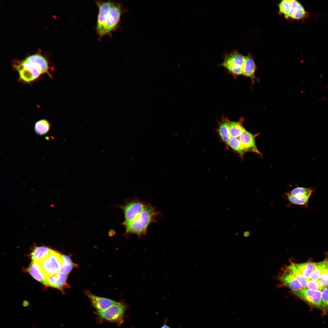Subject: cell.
Masks as SVG:
<instances>
[{"mask_svg":"<svg viewBox=\"0 0 328 328\" xmlns=\"http://www.w3.org/2000/svg\"><path fill=\"white\" fill-rule=\"evenodd\" d=\"M307 288L309 289L321 291L323 289L318 280L314 281L309 279L308 280Z\"/></svg>","mask_w":328,"mask_h":328,"instance_id":"29","label":"cell"},{"mask_svg":"<svg viewBox=\"0 0 328 328\" xmlns=\"http://www.w3.org/2000/svg\"><path fill=\"white\" fill-rule=\"evenodd\" d=\"M160 328H170L166 324L162 326Z\"/></svg>","mask_w":328,"mask_h":328,"instance_id":"31","label":"cell"},{"mask_svg":"<svg viewBox=\"0 0 328 328\" xmlns=\"http://www.w3.org/2000/svg\"><path fill=\"white\" fill-rule=\"evenodd\" d=\"M315 263L308 261L303 263H295V265L303 276L307 280L309 279L315 265Z\"/></svg>","mask_w":328,"mask_h":328,"instance_id":"20","label":"cell"},{"mask_svg":"<svg viewBox=\"0 0 328 328\" xmlns=\"http://www.w3.org/2000/svg\"><path fill=\"white\" fill-rule=\"evenodd\" d=\"M228 118L224 117L219 123L218 128V133L222 140L227 143L231 138L228 130Z\"/></svg>","mask_w":328,"mask_h":328,"instance_id":"18","label":"cell"},{"mask_svg":"<svg viewBox=\"0 0 328 328\" xmlns=\"http://www.w3.org/2000/svg\"><path fill=\"white\" fill-rule=\"evenodd\" d=\"M291 5V0L282 1L278 5L279 12L286 16L289 11Z\"/></svg>","mask_w":328,"mask_h":328,"instance_id":"28","label":"cell"},{"mask_svg":"<svg viewBox=\"0 0 328 328\" xmlns=\"http://www.w3.org/2000/svg\"><path fill=\"white\" fill-rule=\"evenodd\" d=\"M50 124L48 121L43 119L35 123L34 129L36 134L41 135L47 133L50 130Z\"/></svg>","mask_w":328,"mask_h":328,"instance_id":"22","label":"cell"},{"mask_svg":"<svg viewBox=\"0 0 328 328\" xmlns=\"http://www.w3.org/2000/svg\"><path fill=\"white\" fill-rule=\"evenodd\" d=\"M52 249L46 247L35 246L31 253L32 261L39 262L47 256Z\"/></svg>","mask_w":328,"mask_h":328,"instance_id":"16","label":"cell"},{"mask_svg":"<svg viewBox=\"0 0 328 328\" xmlns=\"http://www.w3.org/2000/svg\"><path fill=\"white\" fill-rule=\"evenodd\" d=\"M62 255L60 252L52 249L47 256L38 262L46 277L60 271L63 263Z\"/></svg>","mask_w":328,"mask_h":328,"instance_id":"4","label":"cell"},{"mask_svg":"<svg viewBox=\"0 0 328 328\" xmlns=\"http://www.w3.org/2000/svg\"><path fill=\"white\" fill-rule=\"evenodd\" d=\"M241 121H231L228 119V130L231 138L239 137L245 130Z\"/></svg>","mask_w":328,"mask_h":328,"instance_id":"17","label":"cell"},{"mask_svg":"<svg viewBox=\"0 0 328 328\" xmlns=\"http://www.w3.org/2000/svg\"><path fill=\"white\" fill-rule=\"evenodd\" d=\"M22 305L25 307H28L29 306V303L27 301H24L22 303Z\"/></svg>","mask_w":328,"mask_h":328,"instance_id":"30","label":"cell"},{"mask_svg":"<svg viewBox=\"0 0 328 328\" xmlns=\"http://www.w3.org/2000/svg\"><path fill=\"white\" fill-rule=\"evenodd\" d=\"M318 281L323 289L328 286V260L327 259L322 268Z\"/></svg>","mask_w":328,"mask_h":328,"instance_id":"25","label":"cell"},{"mask_svg":"<svg viewBox=\"0 0 328 328\" xmlns=\"http://www.w3.org/2000/svg\"><path fill=\"white\" fill-rule=\"evenodd\" d=\"M126 309V306L124 303L117 302L108 309L97 311L95 313L101 320L121 324L124 321Z\"/></svg>","mask_w":328,"mask_h":328,"instance_id":"5","label":"cell"},{"mask_svg":"<svg viewBox=\"0 0 328 328\" xmlns=\"http://www.w3.org/2000/svg\"><path fill=\"white\" fill-rule=\"evenodd\" d=\"M68 275L59 272L55 275L46 277L43 284L46 287L57 289L64 293V289L70 287L67 282Z\"/></svg>","mask_w":328,"mask_h":328,"instance_id":"10","label":"cell"},{"mask_svg":"<svg viewBox=\"0 0 328 328\" xmlns=\"http://www.w3.org/2000/svg\"><path fill=\"white\" fill-rule=\"evenodd\" d=\"M146 204L138 199H134L119 206L124 214V220L122 224L125 226L135 220L140 214Z\"/></svg>","mask_w":328,"mask_h":328,"instance_id":"6","label":"cell"},{"mask_svg":"<svg viewBox=\"0 0 328 328\" xmlns=\"http://www.w3.org/2000/svg\"><path fill=\"white\" fill-rule=\"evenodd\" d=\"M255 69V64L252 57L250 56H245L242 75L252 77L254 75Z\"/></svg>","mask_w":328,"mask_h":328,"instance_id":"19","label":"cell"},{"mask_svg":"<svg viewBox=\"0 0 328 328\" xmlns=\"http://www.w3.org/2000/svg\"><path fill=\"white\" fill-rule=\"evenodd\" d=\"M255 135H253L246 129L238 138L245 151L255 153L262 155L258 149L255 143Z\"/></svg>","mask_w":328,"mask_h":328,"instance_id":"11","label":"cell"},{"mask_svg":"<svg viewBox=\"0 0 328 328\" xmlns=\"http://www.w3.org/2000/svg\"><path fill=\"white\" fill-rule=\"evenodd\" d=\"M13 66L19 74V80L24 83L33 82L43 74L51 77L47 60L39 53L31 55L21 61H17Z\"/></svg>","mask_w":328,"mask_h":328,"instance_id":"2","label":"cell"},{"mask_svg":"<svg viewBox=\"0 0 328 328\" xmlns=\"http://www.w3.org/2000/svg\"><path fill=\"white\" fill-rule=\"evenodd\" d=\"M96 3L98 9L96 30L99 36L102 38L118 29L125 10L119 3L109 1H97Z\"/></svg>","mask_w":328,"mask_h":328,"instance_id":"1","label":"cell"},{"mask_svg":"<svg viewBox=\"0 0 328 328\" xmlns=\"http://www.w3.org/2000/svg\"><path fill=\"white\" fill-rule=\"evenodd\" d=\"M245 56L236 51L226 55L222 65L234 76H236L243 73Z\"/></svg>","mask_w":328,"mask_h":328,"instance_id":"7","label":"cell"},{"mask_svg":"<svg viewBox=\"0 0 328 328\" xmlns=\"http://www.w3.org/2000/svg\"><path fill=\"white\" fill-rule=\"evenodd\" d=\"M286 268L297 279L303 288H306L308 280L306 279L295 265V263L291 262Z\"/></svg>","mask_w":328,"mask_h":328,"instance_id":"21","label":"cell"},{"mask_svg":"<svg viewBox=\"0 0 328 328\" xmlns=\"http://www.w3.org/2000/svg\"><path fill=\"white\" fill-rule=\"evenodd\" d=\"M292 293L311 306L321 309L322 291L303 288L298 291H291Z\"/></svg>","mask_w":328,"mask_h":328,"instance_id":"9","label":"cell"},{"mask_svg":"<svg viewBox=\"0 0 328 328\" xmlns=\"http://www.w3.org/2000/svg\"><path fill=\"white\" fill-rule=\"evenodd\" d=\"M326 260V259H325L322 261L315 263L314 268L309 279L314 281L318 280L322 268Z\"/></svg>","mask_w":328,"mask_h":328,"instance_id":"26","label":"cell"},{"mask_svg":"<svg viewBox=\"0 0 328 328\" xmlns=\"http://www.w3.org/2000/svg\"><path fill=\"white\" fill-rule=\"evenodd\" d=\"M227 144L238 153L242 158H243L246 152L242 147L238 138H231Z\"/></svg>","mask_w":328,"mask_h":328,"instance_id":"24","label":"cell"},{"mask_svg":"<svg viewBox=\"0 0 328 328\" xmlns=\"http://www.w3.org/2000/svg\"><path fill=\"white\" fill-rule=\"evenodd\" d=\"M322 291L321 309L324 312L328 311V287L324 288Z\"/></svg>","mask_w":328,"mask_h":328,"instance_id":"27","label":"cell"},{"mask_svg":"<svg viewBox=\"0 0 328 328\" xmlns=\"http://www.w3.org/2000/svg\"><path fill=\"white\" fill-rule=\"evenodd\" d=\"M313 191L312 188L296 187L285 193L284 197L292 204L306 206Z\"/></svg>","mask_w":328,"mask_h":328,"instance_id":"8","label":"cell"},{"mask_svg":"<svg viewBox=\"0 0 328 328\" xmlns=\"http://www.w3.org/2000/svg\"><path fill=\"white\" fill-rule=\"evenodd\" d=\"M27 271L35 279L43 284L46 277L38 262L32 260Z\"/></svg>","mask_w":328,"mask_h":328,"instance_id":"15","label":"cell"},{"mask_svg":"<svg viewBox=\"0 0 328 328\" xmlns=\"http://www.w3.org/2000/svg\"><path fill=\"white\" fill-rule=\"evenodd\" d=\"M63 263L60 271L61 272L68 274L74 267L77 266V265L73 263L70 256L62 255Z\"/></svg>","mask_w":328,"mask_h":328,"instance_id":"23","label":"cell"},{"mask_svg":"<svg viewBox=\"0 0 328 328\" xmlns=\"http://www.w3.org/2000/svg\"><path fill=\"white\" fill-rule=\"evenodd\" d=\"M279 278L283 284L291 291H298L303 289L297 278L286 268L280 275Z\"/></svg>","mask_w":328,"mask_h":328,"instance_id":"13","label":"cell"},{"mask_svg":"<svg viewBox=\"0 0 328 328\" xmlns=\"http://www.w3.org/2000/svg\"><path fill=\"white\" fill-rule=\"evenodd\" d=\"M291 5L289 11L285 17L296 20L303 19L308 14L302 5L297 1L291 0Z\"/></svg>","mask_w":328,"mask_h":328,"instance_id":"14","label":"cell"},{"mask_svg":"<svg viewBox=\"0 0 328 328\" xmlns=\"http://www.w3.org/2000/svg\"><path fill=\"white\" fill-rule=\"evenodd\" d=\"M85 293L97 311L105 310L117 302L110 299L95 296L88 291H85Z\"/></svg>","mask_w":328,"mask_h":328,"instance_id":"12","label":"cell"},{"mask_svg":"<svg viewBox=\"0 0 328 328\" xmlns=\"http://www.w3.org/2000/svg\"><path fill=\"white\" fill-rule=\"evenodd\" d=\"M150 204H147L138 217L133 221L124 226L126 234H135L138 236L145 235L151 224L156 221L159 214Z\"/></svg>","mask_w":328,"mask_h":328,"instance_id":"3","label":"cell"}]
</instances>
